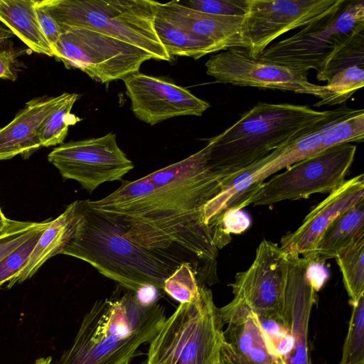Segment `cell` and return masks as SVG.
Here are the masks:
<instances>
[{
	"instance_id": "1",
	"label": "cell",
	"mask_w": 364,
	"mask_h": 364,
	"mask_svg": "<svg viewBox=\"0 0 364 364\" xmlns=\"http://www.w3.org/2000/svg\"><path fill=\"white\" fill-rule=\"evenodd\" d=\"M229 175L208 166L203 147L143 178L122 181L111 194L87 203L115 221L136 245L171 262L192 265L190 256L211 262L218 249L203 209Z\"/></svg>"
},
{
	"instance_id": "2",
	"label": "cell",
	"mask_w": 364,
	"mask_h": 364,
	"mask_svg": "<svg viewBox=\"0 0 364 364\" xmlns=\"http://www.w3.org/2000/svg\"><path fill=\"white\" fill-rule=\"evenodd\" d=\"M354 111L346 106L318 111L305 105L259 102L224 132L207 139L208 166L227 174L237 173Z\"/></svg>"
},
{
	"instance_id": "3",
	"label": "cell",
	"mask_w": 364,
	"mask_h": 364,
	"mask_svg": "<svg viewBox=\"0 0 364 364\" xmlns=\"http://www.w3.org/2000/svg\"><path fill=\"white\" fill-rule=\"evenodd\" d=\"M164 308L140 304L134 292L95 302L70 346L55 364H129L166 320Z\"/></svg>"
},
{
	"instance_id": "4",
	"label": "cell",
	"mask_w": 364,
	"mask_h": 364,
	"mask_svg": "<svg viewBox=\"0 0 364 364\" xmlns=\"http://www.w3.org/2000/svg\"><path fill=\"white\" fill-rule=\"evenodd\" d=\"M60 254L83 260L105 277L136 293L151 285L163 290L178 265L130 240L121 226L80 200L75 230Z\"/></svg>"
},
{
	"instance_id": "5",
	"label": "cell",
	"mask_w": 364,
	"mask_h": 364,
	"mask_svg": "<svg viewBox=\"0 0 364 364\" xmlns=\"http://www.w3.org/2000/svg\"><path fill=\"white\" fill-rule=\"evenodd\" d=\"M62 33L71 28L95 30L131 43L154 60L172 57L155 29L158 1L153 0H41Z\"/></svg>"
},
{
	"instance_id": "6",
	"label": "cell",
	"mask_w": 364,
	"mask_h": 364,
	"mask_svg": "<svg viewBox=\"0 0 364 364\" xmlns=\"http://www.w3.org/2000/svg\"><path fill=\"white\" fill-rule=\"evenodd\" d=\"M224 323L210 289L179 304L149 342L147 364H218Z\"/></svg>"
},
{
	"instance_id": "7",
	"label": "cell",
	"mask_w": 364,
	"mask_h": 364,
	"mask_svg": "<svg viewBox=\"0 0 364 364\" xmlns=\"http://www.w3.org/2000/svg\"><path fill=\"white\" fill-rule=\"evenodd\" d=\"M363 32L364 0H346L340 9L269 46L257 59L317 73L346 43Z\"/></svg>"
},
{
	"instance_id": "8",
	"label": "cell",
	"mask_w": 364,
	"mask_h": 364,
	"mask_svg": "<svg viewBox=\"0 0 364 364\" xmlns=\"http://www.w3.org/2000/svg\"><path fill=\"white\" fill-rule=\"evenodd\" d=\"M355 151V145L343 144L303 159L263 182L240 209L249 205H270L306 198L314 193H330L346 181Z\"/></svg>"
},
{
	"instance_id": "9",
	"label": "cell",
	"mask_w": 364,
	"mask_h": 364,
	"mask_svg": "<svg viewBox=\"0 0 364 364\" xmlns=\"http://www.w3.org/2000/svg\"><path fill=\"white\" fill-rule=\"evenodd\" d=\"M54 57L67 69H78L93 80L107 83L139 72L154 59L144 50L93 29L77 27L62 33Z\"/></svg>"
},
{
	"instance_id": "10",
	"label": "cell",
	"mask_w": 364,
	"mask_h": 364,
	"mask_svg": "<svg viewBox=\"0 0 364 364\" xmlns=\"http://www.w3.org/2000/svg\"><path fill=\"white\" fill-rule=\"evenodd\" d=\"M346 1L247 0L242 27L244 50L257 59L278 37L340 9Z\"/></svg>"
},
{
	"instance_id": "11",
	"label": "cell",
	"mask_w": 364,
	"mask_h": 364,
	"mask_svg": "<svg viewBox=\"0 0 364 364\" xmlns=\"http://www.w3.org/2000/svg\"><path fill=\"white\" fill-rule=\"evenodd\" d=\"M48 160L63 178L77 181L90 193L105 182L122 180L134 167L112 132L63 143L48 154Z\"/></svg>"
},
{
	"instance_id": "12",
	"label": "cell",
	"mask_w": 364,
	"mask_h": 364,
	"mask_svg": "<svg viewBox=\"0 0 364 364\" xmlns=\"http://www.w3.org/2000/svg\"><path fill=\"white\" fill-rule=\"evenodd\" d=\"M206 73L218 82L237 86L291 91L321 100L332 95L326 85L311 82L308 71L296 70L250 57L242 49H228L212 55Z\"/></svg>"
},
{
	"instance_id": "13",
	"label": "cell",
	"mask_w": 364,
	"mask_h": 364,
	"mask_svg": "<svg viewBox=\"0 0 364 364\" xmlns=\"http://www.w3.org/2000/svg\"><path fill=\"white\" fill-rule=\"evenodd\" d=\"M289 257L277 244L263 239L250 267L236 274L230 284L233 300L242 303L258 317L282 316Z\"/></svg>"
},
{
	"instance_id": "14",
	"label": "cell",
	"mask_w": 364,
	"mask_h": 364,
	"mask_svg": "<svg viewBox=\"0 0 364 364\" xmlns=\"http://www.w3.org/2000/svg\"><path fill=\"white\" fill-rule=\"evenodd\" d=\"M122 80L134 115L150 125L179 116H201L210 107L206 101L164 77L137 72Z\"/></svg>"
},
{
	"instance_id": "15",
	"label": "cell",
	"mask_w": 364,
	"mask_h": 364,
	"mask_svg": "<svg viewBox=\"0 0 364 364\" xmlns=\"http://www.w3.org/2000/svg\"><path fill=\"white\" fill-rule=\"evenodd\" d=\"M282 314L290 346L284 364H311L308 327L315 289L309 275L310 261L289 255Z\"/></svg>"
},
{
	"instance_id": "16",
	"label": "cell",
	"mask_w": 364,
	"mask_h": 364,
	"mask_svg": "<svg viewBox=\"0 0 364 364\" xmlns=\"http://www.w3.org/2000/svg\"><path fill=\"white\" fill-rule=\"evenodd\" d=\"M364 200L361 173L346 180L305 217L301 225L281 239V249L289 255H301L309 261L321 236L341 214Z\"/></svg>"
},
{
	"instance_id": "17",
	"label": "cell",
	"mask_w": 364,
	"mask_h": 364,
	"mask_svg": "<svg viewBox=\"0 0 364 364\" xmlns=\"http://www.w3.org/2000/svg\"><path fill=\"white\" fill-rule=\"evenodd\" d=\"M68 94L63 92L58 96L43 95L31 99L8 124L0 128V161L10 159L17 155L28 159L41 148V125Z\"/></svg>"
},
{
	"instance_id": "18",
	"label": "cell",
	"mask_w": 364,
	"mask_h": 364,
	"mask_svg": "<svg viewBox=\"0 0 364 364\" xmlns=\"http://www.w3.org/2000/svg\"><path fill=\"white\" fill-rule=\"evenodd\" d=\"M157 11L168 21L213 42L220 50L232 48L244 50L242 38L244 17L200 12L176 0L158 2Z\"/></svg>"
},
{
	"instance_id": "19",
	"label": "cell",
	"mask_w": 364,
	"mask_h": 364,
	"mask_svg": "<svg viewBox=\"0 0 364 364\" xmlns=\"http://www.w3.org/2000/svg\"><path fill=\"white\" fill-rule=\"evenodd\" d=\"M224 324L225 339L252 364H283L271 351L257 315L245 304L232 300L218 308Z\"/></svg>"
},
{
	"instance_id": "20",
	"label": "cell",
	"mask_w": 364,
	"mask_h": 364,
	"mask_svg": "<svg viewBox=\"0 0 364 364\" xmlns=\"http://www.w3.org/2000/svg\"><path fill=\"white\" fill-rule=\"evenodd\" d=\"M79 208L80 200H75L68 205L58 217L52 219L38 239L23 268L9 282L8 288L31 278L48 259L60 254L75 230Z\"/></svg>"
},
{
	"instance_id": "21",
	"label": "cell",
	"mask_w": 364,
	"mask_h": 364,
	"mask_svg": "<svg viewBox=\"0 0 364 364\" xmlns=\"http://www.w3.org/2000/svg\"><path fill=\"white\" fill-rule=\"evenodd\" d=\"M364 237V200L338 216L319 240L312 262L324 264Z\"/></svg>"
},
{
	"instance_id": "22",
	"label": "cell",
	"mask_w": 364,
	"mask_h": 364,
	"mask_svg": "<svg viewBox=\"0 0 364 364\" xmlns=\"http://www.w3.org/2000/svg\"><path fill=\"white\" fill-rule=\"evenodd\" d=\"M36 3V0H0V22L32 51L54 57L39 26Z\"/></svg>"
},
{
	"instance_id": "23",
	"label": "cell",
	"mask_w": 364,
	"mask_h": 364,
	"mask_svg": "<svg viewBox=\"0 0 364 364\" xmlns=\"http://www.w3.org/2000/svg\"><path fill=\"white\" fill-rule=\"evenodd\" d=\"M155 29L161 43L171 57L185 56L197 60L207 54L220 51L213 42L168 21L158 11Z\"/></svg>"
},
{
	"instance_id": "24",
	"label": "cell",
	"mask_w": 364,
	"mask_h": 364,
	"mask_svg": "<svg viewBox=\"0 0 364 364\" xmlns=\"http://www.w3.org/2000/svg\"><path fill=\"white\" fill-rule=\"evenodd\" d=\"M352 304L364 296V237L336 258Z\"/></svg>"
},
{
	"instance_id": "25",
	"label": "cell",
	"mask_w": 364,
	"mask_h": 364,
	"mask_svg": "<svg viewBox=\"0 0 364 364\" xmlns=\"http://www.w3.org/2000/svg\"><path fill=\"white\" fill-rule=\"evenodd\" d=\"M79 97L76 93H68L62 103L44 120L40 129L41 147L62 144L68 135L69 127L80 120L71 113Z\"/></svg>"
},
{
	"instance_id": "26",
	"label": "cell",
	"mask_w": 364,
	"mask_h": 364,
	"mask_svg": "<svg viewBox=\"0 0 364 364\" xmlns=\"http://www.w3.org/2000/svg\"><path fill=\"white\" fill-rule=\"evenodd\" d=\"M319 132L324 149L343 144L362 142L364 139V110L355 109L329 122Z\"/></svg>"
},
{
	"instance_id": "27",
	"label": "cell",
	"mask_w": 364,
	"mask_h": 364,
	"mask_svg": "<svg viewBox=\"0 0 364 364\" xmlns=\"http://www.w3.org/2000/svg\"><path fill=\"white\" fill-rule=\"evenodd\" d=\"M364 85V67L353 65L343 69L327 81L326 88L332 93L327 99L321 100L314 107L343 103Z\"/></svg>"
},
{
	"instance_id": "28",
	"label": "cell",
	"mask_w": 364,
	"mask_h": 364,
	"mask_svg": "<svg viewBox=\"0 0 364 364\" xmlns=\"http://www.w3.org/2000/svg\"><path fill=\"white\" fill-rule=\"evenodd\" d=\"M353 305L339 364H364V296Z\"/></svg>"
},
{
	"instance_id": "29",
	"label": "cell",
	"mask_w": 364,
	"mask_h": 364,
	"mask_svg": "<svg viewBox=\"0 0 364 364\" xmlns=\"http://www.w3.org/2000/svg\"><path fill=\"white\" fill-rule=\"evenodd\" d=\"M364 67V32L354 36L346 43L317 72L319 81H328L340 70L353 65Z\"/></svg>"
},
{
	"instance_id": "30",
	"label": "cell",
	"mask_w": 364,
	"mask_h": 364,
	"mask_svg": "<svg viewBox=\"0 0 364 364\" xmlns=\"http://www.w3.org/2000/svg\"><path fill=\"white\" fill-rule=\"evenodd\" d=\"M196 274L188 262H183L164 282L163 290L180 304L190 302L198 294Z\"/></svg>"
},
{
	"instance_id": "31",
	"label": "cell",
	"mask_w": 364,
	"mask_h": 364,
	"mask_svg": "<svg viewBox=\"0 0 364 364\" xmlns=\"http://www.w3.org/2000/svg\"><path fill=\"white\" fill-rule=\"evenodd\" d=\"M51 220L52 218L48 219L47 223L30 238L0 260V287L6 282H11L23 268L38 239Z\"/></svg>"
},
{
	"instance_id": "32",
	"label": "cell",
	"mask_w": 364,
	"mask_h": 364,
	"mask_svg": "<svg viewBox=\"0 0 364 364\" xmlns=\"http://www.w3.org/2000/svg\"><path fill=\"white\" fill-rule=\"evenodd\" d=\"M179 2L191 9L213 15L245 17L248 12L247 0H179Z\"/></svg>"
},
{
	"instance_id": "33",
	"label": "cell",
	"mask_w": 364,
	"mask_h": 364,
	"mask_svg": "<svg viewBox=\"0 0 364 364\" xmlns=\"http://www.w3.org/2000/svg\"><path fill=\"white\" fill-rule=\"evenodd\" d=\"M47 221L34 223L12 220L9 226L0 234V260L30 238Z\"/></svg>"
},
{
	"instance_id": "34",
	"label": "cell",
	"mask_w": 364,
	"mask_h": 364,
	"mask_svg": "<svg viewBox=\"0 0 364 364\" xmlns=\"http://www.w3.org/2000/svg\"><path fill=\"white\" fill-rule=\"evenodd\" d=\"M35 11L41 29L50 45L54 54L55 46L62 34V30L41 1H36Z\"/></svg>"
},
{
	"instance_id": "35",
	"label": "cell",
	"mask_w": 364,
	"mask_h": 364,
	"mask_svg": "<svg viewBox=\"0 0 364 364\" xmlns=\"http://www.w3.org/2000/svg\"><path fill=\"white\" fill-rule=\"evenodd\" d=\"M218 364H252L237 348L223 339L218 353Z\"/></svg>"
},
{
	"instance_id": "36",
	"label": "cell",
	"mask_w": 364,
	"mask_h": 364,
	"mask_svg": "<svg viewBox=\"0 0 364 364\" xmlns=\"http://www.w3.org/2000/svg\"><path fill=\"white\" fill-rule=\"evenodd\" d=\"M15 53L12 49L0 50V78L15 81L16 75L14 71Z\"/></svg>"
},
{
	"instance_id": "37",
	"label": "cell",
	"mask_w": 364,
	"mask_h": 364,
	"mask_svg": "<svg viewBox=\"0 0 364 364\" xmlns=\"http://www.w3.org/2000/svg\"><path fill=\"white\" fill-rule=\"evenodd\" d=\"M158 289L148 285L139 289L135 294L137 301L143 305H149L155 303L158 295Z\"/></svg>"
},
{
	"instance_id": "38",
	"label": "cell",
	"mask_w": 364,
	"mask_h": 364,
	"mask_svg": "<svg viewBox=\"0 0 364 364\" xmlns=\"http://www.w3.org/2000/svg\"><path fill=\"white\" fill-rule=\"evenodd\" d=\"M13 33L6 28L0 23V50L12 49L9 46L10 39L13 37Z\"/></svg>"
},
{
	"instance_id": "39",
	"label": "cell",
	"mask_w": 364,
	"mask_h": 364,
	"mask_svg": "<svg viewBox=\"0 0 364 364\" xmlns=\"http://www.w3.org/2000/svg\"><path fill=\"white\" fill-rule=\"evenodd\" d=\"M11 220V219H9L6 217L0 206V234L9 226Z\"/></svg>"
},
{
	"instance_id": "40",
	"label": "cell",
	"mask_w": 364,
	"mask_h": 364,
	"mask_svg": "<svg viewBox=\"0 0 364 364\" xmlns=\"http://www.w3.org/2000/svg\"><path fill=\"white\" fill-rule=\"evenodd\" d=\"M52 358L50 356L41 358L36 360L34 364H51Z\"/></svg>"
},
{
	"instance_id": "41",
	"label": "cell",
	"mask_w": 364,
	"mask_h": 364,
	"mask_svg": "<svg viewBox=\"0 0 364 364\" xmlns=\"http://www.w3.org/2000/svg\"><path fill=\"white\" fill-rule=\"evenodd\" d=\"M146 364H147L146 362Z\"/></svg>"
},
{
	"instance_id": "42",
	"label": "cell",
	"mask_w": 364,
	"mask_h": 364,
	"mask_svg": "<svg viewBox=\"0 0 364 364\" xmlns=\"http://www.w3.org/2000/svg\"><path fill=\"white\" fill-rule=\"evenodd\" d=\"M145 364H146V362H145Z\"/></svg>"
}]
</instances>
